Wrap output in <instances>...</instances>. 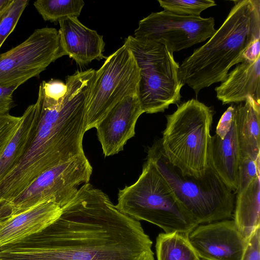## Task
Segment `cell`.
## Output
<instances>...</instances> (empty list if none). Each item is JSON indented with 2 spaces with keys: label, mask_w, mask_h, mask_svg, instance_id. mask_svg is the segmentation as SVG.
I'll use <instances>...</instances> for the list:
<instances>
[{
  "label": "cell",
  "mask_w": 260,
  "mask_h": 260,
  "mask_svg": "<svg viewBox=\"0 0 260 260\" xmlns=\"http://www.w3.org/2000/svg\"><path fill=\"white\" fill-rule=\"evenodd\" d=\"M143 113L138 94H131L114 106L97 124L96 135L105 156L123 150L126 142L135 136L136 122Z\"/></svg>",
  "instance_id": "4fadbf2b"
},
{
  "label": "cell",
  "mask_w": 260,
  "mask_h": 260,
  "mask_svg": "<svg viewBox=\"0 0 260 260\" xmlns=\"http://www.w3.org/2000/svg\"><path fill=\"white\" fill-rule=\"evenodd\" d=\"M21 117L18 128L0 157V182L18 163L35 135L39 119L37 103L29 105Z\"/></svg>",
  "instance_id": "ac0fdd59"
},
{
  "label": "cell",
  "mask_w": 260,
  "mask_h": 260,
  "mask_svg": "<svg viewBox=\"0 0 260 260\" xmlns=\"http://www.w3.org/2000/svg\"><path fill=\"white\" fill-rule=\"evenodd\" d=\"M157 260H202L190 244L187 235L160 233L156 238Z\"/></svg>",
  "instance_id": "44dd1931"
},
{
  "label": "cell",
  "mask_w": 260,
  "mask_h": 260,
  "mask_svg": "<svg viewBox=\"0 0 260 260\" xmlns=\"http://www.w3.org/2000/svg\"><path fill=\"white\" fill-rule=\"evenodd\" d=\"M187 237L202 260H242L247 242L230 219L199 224Z\"/></svg>",
  "instance_id": "7c38bea8"
},
{
  "label": "cell",
  "mask_w": 260,
  "mask_h": 260,
  "mask_svg": "<svg viewBox=\"0 0 260 260\" xmlns=\"http://www.w3.org/2000/svg\"></svg>",
  "instance_id": "1f68e13d"
},
{
  "label": "cell",
  "mask_w": 260,
  "mask_h": 260,
  "mask_svg": "<svg viewBox=\"0 0 260 260\" xmlns=\"http://www.w3.org/2000/svg\"><path fill=\"white\" fill-rule=\"evenodd\" d=\"M18 87H0V115L9 113L14 105L13 93Z\"/></svg>",
  "instance_id": "f546056e"
},
{
  "label": "cell",
  "mask_w": 260,
  "mask_h": 260,
  "mask_svg": "<svg viewBox=\"0 0 260 260\" xmlns=\"http://www.w3.org/2000/svg\"><path fill=\"white\" fill-rule=\"evenodd\" d=\"M259 165L260 158L254 160L248 157H240L236 193L245 189L255 178L260 176Z\"/></svg>",
  "instance_id": "d4e9b609"
},
{
  "label": "cell",
  "mask_w": 260,
  "mask_h": 260,
  "mask_svg": "<svg viewBox=\"0 0 260 260\" xmlns=\"http://www.w3.org/2000/svg\"><path fill=\"white\" fill-rule=\"evenodd\" d=\"M61 209L43 230L0 248V260H154L140 222L89 182Z\"/></svg>",
  "instance_id": "6da1fadb"
},
{
  "label": "cell",
  "mask_w": 260,
  "mask_h": 260,
  "mask_svg": "<svg viewBox=\"0 0 260 260\" xmlns=\"http://www.w3.org/2000/svg\"><path fill=\"white\" fill-rule=\"evenodd\" d=\"M214 25L211 17L181 16L164 10L141 19L134 37L160 44L173 53L210 39L216 31Z\"/></svg>",
  "instance_id": "8fae6325"
},
{
  "label": "cell",
  "mask_w": 260,
  "mask_h": 260,
  "mask_svg": "<svg viewBox=\"0 0 260 260\" xmlns=\"http://www.w3.org/2000/svg\"><path fill=\"white\" fill-rule=\"evenodd\" d=\"M66 84L67 92L58 100L46 96L39 86L37 128L18 163L0 182V209L43 172L84 153L86 105L91 82L75 73L66 77Z\"/></svg>",
  "instance_id": "7a4b0ae2"
},
{
  "label": "cell",
  "mask_w": 260,
  "mask_h": 260,
  "mask_svg": "<svg viewBox=\"0 0 260 260\" xmlns=\"http://www.w3.org/2000/svg\"><path fill=\"white\" fill-rule=\"evenodd\" d=\"M21 119V116L9 113L0 115V157L18 128Z\"/></svg>",
  "instance_id": "484cf974"
},
{
  "label": "cell",
  "mask_w": 260,
  "mask_h": 260,
  "mask_svg": "<svg viewBox=\"0 0 260 260\" xmlns=\"http://www.w3.org/2000/svg\"><path fill=\"white\" fill-rule=\"evenodd\" d=\"M139 80L140 70L136 59L123 44L95 71L86 101V131L95 128L124 98L138 94Z\"/></svg>",
  "instance_id": "9c48e42d"
},
{
  "label": "cell",
  "mask_w": 260,
  "mask_h": 260,
  "mask_svg": "<svg viewBox=\"0 0 260 260\" xmlns=\"http://www.w3.org/2000/svg\"><path fill=\"white\" fill-rule=\"evenodd\" d=\"M147 159L153 162L177 199L199 224L232 218L233 191L209 163L201 177L184 175L165 156L160 139L148 147Z\"/></svg>",
  "instance_id": "5b68a950"
},
{
  "label": "cell",
  "mask_w": 260,
  "mask_h": 260,
  "mask_svg": "<svg viewBox=\"0 0 260 260\" xmlns=\"http://www.w3.org/2000/svg\"><path fill=\"white\" fill-rule=\"evenodd\" d=\"M29 2L28 0H8L0 9V48L15 29Z\"/></svg>",
  "instance_id": "603a6c76"
},
{
  "label": "cell",
  "mask_w": 260,
  "mask_h": 260,
  "mask_svg": "<svg viewBox=\"0 0 260 260\" xmlns=\"http://www.w3.org/2000/svg\"><path fill=\"white\" fill-rule=\"evenodd\" d=\"M240 148L236 119L230 131L221 139L216 134L211 136L209 148V163L223 181L236 193Z\"/></svg>",
  "instance_id": "e0dca14e"
},
{
  "label": "cell",
  "mask_w": 260,
  "mask_h": 260,
  "mask_svg": "<svg viewBox=\"0 0 260 260\" xmlns=\"http://www.w3.org/2000/svg\"><path fill=\"white\" fill-rule=\"evenodd\" d=\"M235 106L231 105L222 115L216 129V134L223 139L230 131L233 121Z\"/></svg>",
  "instance_id": "f1b7e54d"
},
{
  "label": "cell",
  "mask_w": 260,
  "mask_h": 260,
  "mask_svg": "<svg viewBox=\"0 0 260 260\" xmlns=\"http://www.w3.org/2000/svg\"><path fill=\"white\" fill-rule=\"evenodd\" d=\"M260 56L246 59L215 88L216 98L223 105L245 102L249 96L260 104Z\"/></svg>",
  "instance_id": "2e32d148"
},
{
  "label": "cell",
  "mask_w": 260,
  "mask_h": 260,
  "mask_svg": "<svg viewBox=\"0 0 260 260\" xmlns=\"http://www.w3.org/2000/svg\"><path fill=\"white\" fill-rule=\"evenodd\" d=\"M34 6L45 21L59 22L67 17H78L84 6L82 0H38Z\"/></svg>",
  "instance_id": "7402d4cb"
},
{
  "label": "cell",
  "mask_w": 260,
  "mask_h": 260,
  "mask_svg": "<svg viewBox=\"0 0 260 260\" xmlns=\"http://www.w3.org/2000/svg\"><path fill=\"white\" fill-rule=\"evenodd\" d=\"M240 157L260 158V104L249 96L244 104L235 106Z\"/></svg>",
  "instance_id": "d6986e66"
},
{
  "label": "cell",
  "mask_w": 260,
  "mask_h": 260,
  "mask_svg": "<svg viewBox=\"0 0 260 260\" xmlns=\"http://www.w3.org/2000/svg\"><path fill=\"white\" fill-rule=\"evenodd\" d=\"M58 23L61 46L66 55L73 58L79 66H84L94 59L105 58L103 36L85 26L78 17H67Z\"/></svg>",
  "instance_id": "5bb4252c"
},
{
  "label": "cell",
  "mask_w": 260,
  "mask_h": 260,
  "mask_svg": "<svg viewBox=\"0 0 260 260\" xmlns=\"http://www.w3.org/2000/svg\"><path fill=\"white\" fill-rule=\"evenodd\" d=\"M259 177L255 178L245 189L237 193L234 221L247 240L260 226Z\"/></svg>",
  "instance_id": "ffe728a7"
},
{
  "label": "cell",
  "mask_w": 260,
  "mask_h": 260,
  "mask_svg": "<svg viewBox=\"0 0 260 260\" xmlns=\"http://www.w3.org/2000/svg\"><path fill=\"white\" fill-rule=\"evenodd\" d=\"M164 10L181 16H200L204 10L216 6L213 0H158Z\"/></svg>",
  "instance_id": "cb8c5ba5"
},
{
  "label": "cell",
  "mask_w": 260,
  "mask_h": 260,
  "mask_svg": "<svg viewBox=\"0 0 260 260\" xmlns=\"http://www.w3.org/2000/svg\"><path fill=\"white\" fill-rule=\"evenodd\" d=\"M40 86L46 96L56 100L64 97L67 91L66 84L56 79H51L48 81H43Z\"/></svg>",
  "instance_id": "4316f807"
},
{
  "label": "cell",
  "mask_w": 260,
  "mask_h": 260,
  "mask_svg": "<svg viewBox=\"0 0 260 260\" xmlns=\"http://www.w3.org/2000/svg\"><path fill=\"white\" fill-rule=\"evenodd\" d=\"M258 227L248 239L242 260H260V232Z\"/></svg>",
  "instance_id": "83f0119b"
},
{
  "label": "cell",
  "mask_w": 260,
  "mask_h": 260,
  "mask_svg": "<svg viewBox=\"0 0 260 260\" xmlns=\"http://www.w3.org/2000/svg\"><path fill=\"white\" fill-rule=\"evenodd\" d=\"M61 208L47 202L0 223V248L43 230L60 215Z\"/></svg>",
  "instance_id": "9a60e30c"
},
{
  "label": "cell",
  "mask_w": 260,
  "mask_h": 260,
  "mask_svg": "<svg viewBox=\"0 0 260 260\" xmlns=\"http://www.w3.org/2000/svg\"><path fill=\"white\" fill-rule=\"evenodd\" d=\"M234 6L215 34L179 66L184 84L199 92L223 81L229 70L248 57V50L260 40V1H234Z\"/></svg>",
  "instance_id": "3957f363"
},
{
  "label": "cell",
  "mask_w": 260,
  "mask_h": 260,
  "mask_svg": "<svg viewBox=\"0 0 260 260\" xmlns=\"http://www.w3.org/2000/svg\"><path fill=\"white\" fill-rule=\"evenodd\" d=\"M117 201L115 206L121 212L138 221L155 224L165 233L187 235L199 224L149 159L136 182L119 190Z\"/></svg>",
  "instance_id": "277c9868"
},
{
  "label": "cell",
  "mask_w": 260,
  "mask_h": 260,
  "mask_svg": "<svg viewBox=\"0 0 260 260\" xmlns=\"http://www.w3.org/2000/svg\"><path fill=\"white\" fill-rule=\"evenodd\" d=\"M92 172L84 153L45 171L0 209V223L42 203L51 202L62 207L80 185L88 183Z\"/></svg>",
  "instance_id": "ba28073f"
},
{
  "label": "cell",
  "mask_w": 260,
  "mask_h": 260,
  "mask_svg": "<svg viewBox=\"0 0 260 260\" xmlns=\"http://www.w3.org/2000/svg\"><path fill=\"white\" fill-rule=\"evenodd\" d=\"M8 0H0V9L8 2Z\"/></svg>",
  "instance_id": "4dcf8cb0"
},
{
  "label": "cell",
  "mask_w": 260,
  "mask_h": 260,
  "mask_svg": "<svg viewBox=\"0 0 260 260\" xmlns=\"http://www.w3.org/2000/svg\"><path fill=\"white\" fill-rule=\"evenodd\" d=\"M124 44L132 52L140 70L138 97L143 112H162L171 104L178 105L184 84L173 54L160 44L132 36Z\"/></svg>",
  "instance_id": "52a82bcc"
},
{
  "label": "cell",
  "mask_w": 260,
  "mask_h": 260,
  "mask_svg": "<svg viewBox=\"0 0 260 260\" xmlns=\"http://www.w3.org/2000/svg\"><path fill=\"white\" fill-rule=\"evenodd\" d=\"M213 114L211 107L192 99L166 116V127L160 139L162 151L184 175L199 178L205 173Z\"/></svg>",
  "instance_id": "8992f818"
},
{
  "label": "cell",
  "mask_w": 260,
  "mask_h": 260,
  "mask_svg": "<svg viewBox=\"0 0 260 260\" xmlns=\"http://www.w3.org/2000/svg\"><path fill=\"white\" fill-rule=\"evenodd\" d=\"M64 55L58 30L36 29L23 42L0 54V87H18Z\"/></svg>",
  "instance_id": "30bf717a"
}]
</instances>
